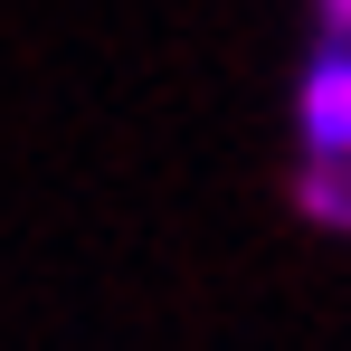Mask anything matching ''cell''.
<instances>
[{
    "mask_svg": "<svg viewBox=\"0 0 351 351\" xmlns=\"http://www.w3.org/2000/svg\"><path fill=\"white\" fill-rule=\"evenodd\" d=\"M304 133L323 152H351V58H323L313 86H304Z\"/></svg>",
    "mask_w": 351,
    "mask_h": 351,
    "instance_id": "obj_1",
    "label": "cell"
},
{
    "mask_svg": "<svg viewBox=\"0 0 351 351\" xmlns=\"http://www.w3.org/2000/svg\"><path fill=\"white\" fill-rule=\"evenodd\" d=\"M332 19H342V29H351V0H332Z\"/></svg>",
    "mask_w": 351,
    "mask_h": 351,
    "instance_id": "obj_2",
    "label": "cell"
}]
</instances>
